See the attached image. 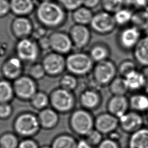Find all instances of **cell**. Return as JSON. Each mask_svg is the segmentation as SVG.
Returning <instances> with one entry per match:
<instances>
[{"mask_svg": "<svg viewBox=\"0 0 148 148\" xmlns=\"http://www.w3.org/2000/svg\"><path fill=\"white\" fill-rule=\"evenodd\" d=\"M35 10L39 25L48 30H56L64 26L68 20L67 11L57 1L40 2Z\"/></svg>", "mask_w": 148, "mask_h": 148, "instance_id": "obj_1", "label": "cell"}, {"mask_svg": "<svg viewBox=\"0 0 148 148\" xmlns=\"http://www.w3.org/2000/svg\"><path fill=\"white\" fill-rule=\"evenodd\" d=\"M66 71L77 77H84L91 74L94 65L88 52L73 50L65 56Z\"/></svg>", "mask_w": 148, "mask_h": 148, "instance_id": "obj_2", "label": "cell"}, {"mask_svg": "<svg viewBox=\"0 0 148 148\" xmlns=\"http://www.w3.org/2000/svg\"><path fill=\"white\" fill-rule=\"evenodd\" d=\"M94 117L89 110L81 107L75 108L70 113L69 127L75 135L84 138L94 128Z\"/></svg>", "mask_w": 148, "mask_h": 148, "instance_id": "obj_3", "label": "cell"}, {"mask_svg": "<svg viewBox=\"0 0 148 148\" xmlns=\"http://www.w3.org/2000/svg\"><path fill=\"white\" fill-rule=\"evenodd\" d=\"M14 133L22 138H33L41 130L37 114L27 111L19 113L13 124Z\"/></svg>", "mask_w": 148, "mask_h": 148, "instance_id": "obj_4", "label": "cell"}, {"mask_svg": "<svg viewBox=\"0 0 148 148\" xmlns=\"http://www.w3.org/2000/svg\"><path fill=\"white\" fill-rule=\"evenodd\" d=\"M49 95L50 107L59 114L69 113L76 108L77 99L72 91L58 87L53 89Z\"/></svg>", "mask_w": 148, "mask_h": 148, "instance_id": "obj_5", "label": "cell"}, {"mask_svg": "<svg viewBox=\"0 0 148 148\" xmlns=\"http://www.w3.org/2000/svg\"><path fill=\"white\" fill-rule=\"evenodd\" d=\"M90 76L98 88L108 86L117 76V65L110 59L95 63Z\"/></svg>", "mask_w": 148, "mask_h": 148, "instance_id": "obj_6", "label": "cell"}, {"mask_svg": "<svg viewBox=\"0 0 148 148\" xmlns=\"http://www.w3.org/2000/svg\"><path fill=\"white\" fill-rule=\"evenodd\" d=\"M15 51L16 56L24 64L29 65L38 61L42 52L37 41L31 37L19 39L16 45Z\"/></svg>", "mask_w": 148, "mask_h": 148, "instance_id": "obj_7", "label": "cell"}, {"mask_svg": "<svg viewBox=\"0 0 148 148\" xmlns=\"http://www.w3.org/2000/svg\"><path fill=\"white\" fill-rule=\"evenodd\" d=\"M142 31L131 25L121 27L116 35V44L125 53L132 52L142 38Z\"/></svg>", "mask_w": 148, "mask_h": 148, "instance_id": "obj_8", "label": "cell"}, {"mask_svg": "<svg viewBox=\"0 0 148 148\" xmlns=\"http://www.w3.org/2000/svg\"><path fill=\"white\" fill-rule=\"evenodd\" d=\"M89 26L91 31L99 35H109L117 27L113 14L103 10L94 13Z\"/></svg>", "mask_w": 148, "mask_h": 148, "instance_id": "obj_9", "label": "cell"}, {"mask_svg": "<svg viewBox=\"0 0 148 148\" xmlns=\"http://www.w3.org/2000/svg\"><path fill=\"white\" fill-rule=\"evenodd\" d=\"M41 63L47 76L51 77L61 76L66 71L65 56L50 51L42 58Z\"/></svg>", "mask_w": 148, "mask_h": 148, "instance_id": "obj_10", "label": "cell"}, {"mask_svg": "<svg viewBox=\"0 0 148 148\" xmlns=\"http://www.w3.org/2000/svg\"><path fill=\"white\" fill-rule=\"evenodd\" d=\"M12 84L15 97L24 101H29L39 90L37 82L28 75H22Z\"/></svg>", "mask_w": 148, "mask_h": 148, "instance_id": "obj_11", "label": "cell"}, {"mask_svg": "<svg viewBox=\"0 0 148 148\" xmlns=\"http://www.w3.org/2000/svg\"><path fill=\"white\" fill-rule=\"evenodd\" d=\"M50 51L66 56L73 50V46L68 32L54 30L48 35Z\"/></svg>", "mask_w": 148, "mask_h": 148, "instance_id": "obj_12", "label": "cell"}, {"mask_svg": "<svg viewBox=\"0 0 148 148\" xmlns=\"http://www.w3.org/2000/svg\"><path fill=\"white\" fill-rule=\"evenodd\" d=\"M68 34L75 50H83L90 43L91 30L87 25L74 24L70 27Z\"/></svg>", "mask_w": 148, "mask_h": 148, "instance_id": "obj_13", "label": "cell"}, {"mask_svg": "<svg viewBox=\"0 0 148 148\" xmlns=\"http://www.w3.org/2000/svg\"><path fill=\"white\" fill-rule=\"evenodd\" d=\"M103 97L100 89L86 87L80 93L78 102L81 108L90 112L97 110L102 105Z\"/></svg>", "mask_w": 148, "mask_h": 148, "instance_id": "obj_14", "label": "cell"}, {"mask_svg": "<svg viewBox=\"0 0 148 148\" xmlns=\"http://www.w3.org/2000/svg\"><path fill=\"white\" fill-rule=\"evenodd\" d=\"M119 123L122 132L130 135L143 127L145 120L142 113L129 110L119 118Z\"/></svg>", "mask_w": 148, "mask_h": 148, "instance_id": "obj_15", "label": "cell"}, {"mask_svg": "<svg viewBox=\"0 0 148 148\" xmlns=\"http://www.w3.org/2000/svg\"><path fill=\"white\" fill-rule=\"evenodd\" d=\"M119 127V119L107 111L101 112L94 117V128L103 135L117 130Z\"/></svg>", "mask_w": 148, "mask_h": 148, "instance_id": "obj_16", "label": "cell"}, {"mask_svg": "<svg viewBox=\"0 0 148 148\" xmlns=\"http://www.w3.org/2000/svg\"><path fill=\"white\" fill-rule=\"evenodd\" d=\"M24 62L16 56H11L5 60L1 66L3 77L8 80L14 81L23 75Z\"/></svg>", "mask_w": 148, "mask_h": 148, "instance_id": "obj_17", "label": "cell"}, {"mask_svg": "<svg viewBox=\"0 0 148 148\" xmlns=\"http://www.w3.org/2000/svg\"><path fill=\"white\" fill-rule=\"evenodd\" d=\"M129 109L128 98L126 95H112L106 103L107 112L118 119Z\"/></svg>", "mask_w": 148, "mask_h": 148, "instance_id": "obj_18", "label": "cell"}, {"mask_svg": "<svg viewBox=\"0 0 148 148\" xmlns=\"http://www.w3.org/2000/svg\"><path fill=\"white\" fill-rule=\"evenodd\" d=\"M34 28L32 22L26 16H17L12 23V32L18 39L30 37Z\"/></svg>", "mask_w": 148, "mask_h": 148, "instance_id": "obj_19", "label": "cell"}, {"mask_svg": "<svg viewBox=\"0 0 148 148\" xmlns=\"http://www.w3.org/2000/svg\"><path fill=\"white\" fill-rule=\"evenodd\" d=\"M37 116L41 129L45 130L55 128L60 122V114L51 107L39 111Z\"/></svg>", "mask_w": 148, "mask_h": 148, "instance_id": "obj_20", "label": "cell"}, {"mask_svg": "<svg viewBox=\"0 0 148 148\" xmlns=\"http://www.w3.org/2000/svg\"><path fill=\"white\" fill-rule=\"evenodd\" d=\"M87 52L94 63L110 59L111 56L110 46L102 41H97L93 43L90 45Z\"/></svg>", "mask_w": 148, "mask_h": 148, "instance_id": "obj_21", "label": "cell"}, {"mask_svg": "<svg viewBox=\"0 0 148 148\" xmlns=\"http://www.w3.org/2000/svg\"><path fill=\"white\" fill-rule=\"evenodd\" d=\"M132 53L133 60L138 65L148 66V35L141 38Z\"/></svg>", "mask_w": 148, "mask_h": 148, "instance_id": "obj_22", "label": "cell"}, {"mask_svg": "<svg viewBox=\"0 0 148 148\" xmlns=\"http://www.w3.org/2000/svg\"><path fill=\"white\" fill-rule=\"evenodd\" d=\"M10 11L17 16H27L35 10L34 0H10Z\"/></svg>", "mask_w": 148, "mask_h": 148, "instance_id": "obj_23", "label": "cell"}, {"mask_svg": "<svg viewBox=\"0 0 148 148\" xmlns=\"http://www.w3.org/2000/svg\"><path fill=\"white\" fill-rule=\"evenodd\" d=\"M124 79L129 92L132 93L140 92L142 90L145 89V81L140 70L136 69L132 71Z\"/></svg>", "mask_w": 148, "mask_h": 148, "instance_id": "obj_24", "label": "cell"}, {"mask_svg": "<svg viewBox=\"0 0 148 148\" xmlns=\"http://www.w3.org/2000/svg\"><path fill=\"white\" fill-rule=\"evenodd\" d=\"M130 109L139 113H145L148 109V94L142 92H133L128 97Z\"/></svg>", "mask_w": 148, "mask_h": 148, "instance_id": "obj_25", "label": "cell"}, {"mask_svg": "<svg viewBox=\"0 0 148 148\" xmlns=\"http://www.w3.org/2000/svg\"><path fill=\"white\" fill-rule=\"evenodd\" d=\"M128 148H148V127H142L130 135Z\"/></svg>", "mask_w": 148, "mask_h": 148, "instance_id": "obj_26", "label": "cell"}, {"mask_svg": "<svg viewBox=\"0 0 148 148\" xmlns=\"http://www.w3.org/2000/svg\"><path fill=\"white\" fill-rule=\"evenodd\" d=\"M77 140L73 135L62 132L53 139L50 146L51 148H76Z\"/></svg>", "mask_w": 148, "mask_h": 148, "instance_id": "obj_27", "label": "cell"}, {"mask_svg": "<svg viewBox=\"0 0 148 148\" xmlns=\"http://www.w3.org/2000/svg\"><path fill=\"white\" fill-rule=\"evenodd\" d=\"M94 13L92 10L83 6L72 12L71 18L74 24L89 25Z\"/></svg>", "mask_w": 148, "mask_h": 148, "instance_id": "obj_28", "label": "cell"}, {"mask_svg": "<svg viewBox=\"0 0 148 148\" xmlns=\"http://www.w3.org/2000/svg\"><path fill=\"white\" fill-rule=\"evenodd\" d=\"M131 24L141 31L148 29V12L146 8L133 12Z\"/></svg>", "mask_w": 148, "mask_h": 148, "instance_id": "obj_29", "label": "cell"}, {"mask_svg": "<svg viewBox=\"0 0 148 148\" xmlns=\"http://www.w3.org/2000/svg\"><path fill=\"white\" fill-rule=\"evenodd\" d=\"M29 102L32 108L39 112L50 105L49 95L43 91L38 90Z\"/></svg>", "mask_w": 148, "mask_h": 148, "instance_id": "obj_30", "label": "cell"}, {"mask_svg": "<svg viewBox=\"0 0 148 148\" xmlns=\"http://www.w3.org/2000/svg\"><path fill=\"white\" fill-rule=\"evenodd\" d=\"M112 95H126L129 92L124 77L117 76L108 86Z\"/></svg>", "mask_w": 148, "mask_h": 148, "instance_id": "obj_31", "label": "cell"}, {"mask_svg": "<svg viewBox=\"0 0 148 148\" xmlns=\"http://www.w3.org/2000/svg\"><path fill=\"white\" fill-rule=\"evenodd\" d=\"M15 97L13 84L6 79L0 80V103H10Z\"/></svg>", "mask_w": 148, "mask_h": 148, "instance_id": "obj_32", "label": "cell"}, {"mask_svg": "<svg viewBox=\"0 0 148 148\" xmlns=\"http://www.w3.org/2000/svg\"><path fill=\"white\" fill-rule=\"evenodd\" d=\"M58 83L60 87L73 92L79 86V80L76 76L67 72L61 76Z\"/></svg>", "mask_w": 148, "mask_h": 148, "instance_id": "obj_33", "label": "cell"}, {"mask_svg": "<svg viewBox=\"0 0 148 148\" xmlns=\"http://www.w3.org/2000/svg\"><path fill=\"white\" fill-rule=\"evenodd\" d=\"M133 11L128 8H123L113 14L117 26L123 27L128 25L132 20Z\"/></svg>", "mask_w": 148, "mask_h": 148, "instance_id": "obj_34", "label": "cell"}, {"mask_svg": "<svg viewBox=\"0 0 148 148\" xmlns=\"http://www.w3.org/2000/svg\"><path fill=\"white\" fill-rule=\"evenodd\" d=\"M19 142L14 132H6L0 135V148H17Z\"/></svg>", "mask_w": 148, "mask_h": 148, "instance_id": "obj_35", "label": "cell"}, {"mask_svg": "<svg viewBox=\"0 0 148 148\" xmlns=\"http://www.w3.org/2000/svg\"><path fill=\"white\" fill-rule=\"evenodd\" d=\"M138 69V65L134 60L125 59L117 65V75L125 77L132 71Z\"/></svg>", "mask_w": 148, "mask_h": 148, "instance_id": "obj_36", "label": "cell"}, {"mask_svg": "<svg viewBox=\"0 0 148 148\" xmlns=\"http://www.w3.org/2000/svg\"><path fill=\"white\" fill-rule=\"evenodd\" d=\"M126 0H101L102 10L112 14L125 8Z\"/></svg>", "mask_w": 148, "mask_h": 148, "instance_id": "obj_37", "label": "cell"}, {"mask_svg": "<svg viewBox=\"0 0 148 148\" xmlns=\"http://www.w3.org/2000/svg\"><path fill=\"white\" fill-rule=\"evenodd\" d=\"M31 78L36 80H40L46 76L45 71L41 62H35L29 65L27 74Z\"/></svg>", "mask_w": 148, "mask_h": 148, "instance_id": "obj_38", "label": "cell"}, {"mask_svg": "<svg viewBox=\"0 0 148 148\" xmlns=\"http://www.w3.org/2000/svg\"><path fill=\"white\" fill-rule=\"evenodd\" d=\"M84 138L93 147H97L103 139V135L94 128Z\"/></svg>", "mask_w": 148, "mask_h": 148, "instance_id": "obj_39", "label": "cell"}, {"mask_svg": "<svg viewBox=\"0 0 148 148\" xmlns=\"http://www.w3.org/2000/svg\"><path fill=\"white\" fill-rule=\"evenodd\" d=\"M67 12H73L82 6L83 0H56Z\"/></svg>", "mask_w": 148, "mask_h": 148, "instance_id": "obj_40", "label": "cell"}, {"mask_svg": "<svg viewBox=\"0 0 148 148\" xmlns=\"http://www.w3.org/2000/svg\"><path fill=\"white\" fill-rule=\"evenodd\" d=\"M13 108L10 103H0V119L6 120L12 114Z\"/></svg>", "mask_w": 148, "mask_h": 148, "instance_id": "obj_41", "label": "cell"}, {"mask_svg": "<svg viewBox=\"0 0 148 148\" xmlns=\"http://www.w3.org/2000/svg\"><path fill=\"white\" fill-rule=\"evenodd\" d=\"M38 142L33 138H25L20 140L17 148H39Z\"/></svg>", "mask_w": 148, "mask_h": 148, "instance_id": "obj_42", "label": "cell"}, {"mask_svg": "<svg viewBox=\"0 0 148 148\" xmlns=\"http://www.w3.org/2000/svg\"><path fill=\"white\" fill-rule=\"evenodd\" d=\"M97 148H121L119 142L109 138H103Z\"/></svg>", "mask_w": 148, "mask_h": 148, "instance_id": "obj_43", "label": "cell"}, {"mask_svg": "<svg viewBox=\"0 0 148 148\" xmlns=\"http://www.w3.org/2000/svg\"><path fill=\"white\" fill-rule=\"evenodd\" d=\"M47 29L40 25H39V27H38L37 28L34 27L32 34L31 35V36H32V38L36 40H38L39 39L47 36Z\"/></svg>", "mask_w": 148, "mask_h": 148, "instance_id": "obj_44", "label": "cell"}, {"mask_svg": "<svg viewBox=\"0 0 148 148\" xmlns=\"http://www.w3.org/2000/svg\"><path fill=\"white\" fill-rule=\"evenodd\" d=\"M10 11L9 1L8 0H0V17L6 16Z\"/></svg>", "mask_w": 148, "mask_h": 148, "instance_id": "obj_45", "label": "cell"}, {"mask_svg": "<svg viewBox=\"0 0 148 148\" xmlns=\"http://www.w3.org/2000/svg\"><path fill=\"white\" fill-rule=\"evenodd\" d=\"M36 41L38 42V46H39L41 51H47L49 50H50L48 35L45 37H43V38L39 39V40H38Z\"/></svg>", "mask_w": 148, "mask_h": 148, "instance_id": "obj_46", "label": "cell"}, {"mask_svg": "<svg viewBox=\"0 0 148 148\" xmlns=\"http://www.w3.org/2000/svg\"><path fill=\"white\" fill-rule=\"evenodd\" d=\"M101 0H83L82 6L92 10L101 4Z\"/></svg>", "mask_w": 148, "mask_h": 148, "instance_id": "obj_47", "label": "cell"}, {"mask_svg": "<svg viewBox=\"0 0 148 148\" xmlns=\"http://www.w3.org/2000/svg\"><path fill=\"white\" fill-rule=\"evenodd\" d=\"M76 148H93V147L91 146L84 138H82L77 140Z\"/></svg>", "mask_w": 148, "mask_h": 148, "instance_id": "obj_48", "label": "cell"}, {"mask_svg": "<svg viewBox=\"0 0 148 148\" xmlns=\"http://www.w3.org/2000/svg\"><path fill=\"white\" fill-rule=\"evenodd\" d=\"M132 5L138 9L145 8L147 6V0H132Z\"/></svg>", "mask_w": 148, "mask_h": 148, "instance_id": "obj_49", "label": "cell"}, {"mask_svg": "<svg viewBox=\"0 0 148 148\" xmlns=\"http://www.w3.org/2000/svg\"><path fill=\"white\" fill-rule=\"evenodd\" d=\"M140 70L143 75L145 81V90L148 91V66L142 67L141 69Z\"/></svg>", "mask_w": 148, "mask_h": 148, "instance_id": "obj_50", "label": "cell"}, {"mask_svg": "<svg viewBox=\"0 0 148 148\" xmlns=\"http://www.w3.org/2000/svg\"><path fill=\"white\" fill-rule=\"evenodd\" d=\"M121 135L120 133L118 131L116 130V131H114L110 133L109 134H108L107 138H110L111 139H113L114 140L119 142V140H120V139L121 137Z\"/></svg>", "mask_w": 148, "mask_h": 148, "instance_id": "obj_51", "label": "cell"}, {"mask_svg": "<svg viewBox=\"0 0 148 148\" xmlns=\"http://www.w3.org/2000/svg\"><path fill=\"white\" fill-rule=\"evenodd\" d=\"M39 148H51V147L50 145H43V146H40Z\"/></svg>", "mask_w": 148, "mask_h": 148, "instance_id": "obj_52", "label": "cell"}, {"mask_svg": "<svg viewBox=\"0 0 148 148\" xmlns=\"http://www.w3.org/2000/svg\"><path fill=\"white\" fill-rule=\"evenodd\" d=\"M146 113V120H147V121H148V109H147V110L145 112Z\"/></svg>", "mask_w": 148, "mask_h": 148, "instance_id": "obj_53", "label": "cell"}, {"mask_svg": "<svg viewBox=\"0 0 148 148\" xmlns=\"http://www.w3.org/2000/svg\"><path fill=\"white\" fill-rule=\"evenodd\" d=\"M40 2H43V1H51V0H39Z\"/></svg>", "mask_w": 148, "mask_h": 148, "instance_id": "obj_54", "label": "cell"}, {"mask_svg": "<svg viewBox=\"0 0 148 148\" xmlns=\"http://www.w3.org/2000/svg\"><path fill=\"white\" fill-rule=\"evenodd\" d=\"M147 6L148 7V0H147ZM147 6H146V7H147Z\"/></svg>", "mask_w": 148, "mask_h": 148, "instance_id": "obj_55", "label": "cell"}]
</instances>
